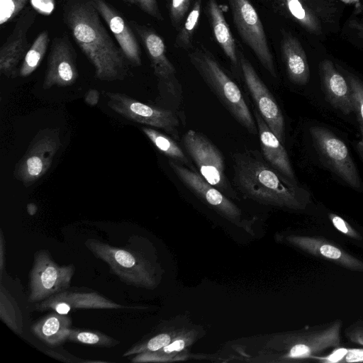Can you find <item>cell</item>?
<instances>
[{
  "label": "cell",
  "instance_id": "1",
  "mask_svg": "<svg viewBox=\"0 0 363 363\" xmlns=\"http://www.w3.org/2000/svg\"><path fill=\"white\" fill-rule=\"evenodd\" d=\"M62 16L75 43L93 65L96 79L112 82L127 77L129 62L89 0H63Z\"/></svg>",
  "mask_w": 363,
  "mask_h": 363
},
{
  "label": "cell",
  "instance_id": "2",
  "mask_svg": "<svg viewBox=\"0 0 363 363\" xmlns=\"http://www.w3.org/2000/svg\"><path fill=\"white\" fill-rule=\"evenodd\" d=\"M234 159L235 186L252 199L294 209H303L308 193L272 167L259 152L237 153Z\"/></svg>",
  "mask_w": 363,
  "mask_h": 363
},
{
  "label": "cell",
  "instance_id": "3",
  "mask_svg": "<svg viewBox=\"0 0 363 363\" xmlns=\"http://www.w3.org/2000/svg\"><path fill=\"white\" fill-rule=\"evenodd\" d=\"M191 64L218 100L250 133H258L256 121L236 83L229 77L214 55L203 46L188 53Z\"/></svg>",
  "mask_w": 363,
  "mask_h": 363
},
{
  "label": "cell",
  "instance_id": "4",
  "mask_svg": "<svg viewBox=\"0 0 363 363\" xmlns=\"http://www.w3.org/2000/svg\"><path fill=\"white\" fill-rule=\"evenodd\" d=\"M275 12L298 24L311 34L324 36L340 17L337 0H268Z\"/></svg>",
  "mask_w": 363,
  "mask_h": 363
},
{
  "label": "cell",
  "instance_id": "5",
  "mask_svg": "<svg viewBox=\"0 0 363 363\" xmlns=\"http://www.w3.org/2000/svg\"><path fill=\"white\" fill-rule=\"evenodd\" d=\"M84 244L125 284L138 287L152 285V268L138 252L131 248L117 247L92 238L86 240Z\"/></svg>",
  "mask_w": 363,
  "mask_h": 363
},
{
  "label": "cell",
  "instance_id": "6",
  "mask_svg": "<svg viewBox=\"0 0 363 363\" xmlns=\"http://www.w3.org/2000/svg\"><path fill=\"white\" fill-rule=\"evenodd\" d=\"M129 23L136 33L146 50L155 75L161 97L177 110L182 102V89L176 77V69L168 59L162 38L152 28L130 21Z\"/></svg>",
  "mask_w": 363,
  "mask_h": 363
},
{
  "label": "cell",
  "instance_id": "7",
  "mask_svg": "<svg viewBox=\"0 0 363 363\" xmlns=\"http://www.w3.org/2000/svg\"><path fill=\"white\" fill-rule=\"evenodd\" d=\"M61 145L58 128L39 130L16 162L14 177L26 187L34 184L48 172Z\"/></svg>",
  "mask_w": 363,
  "mask_h": 363
},
{
  "label": "cell",
  "instance_id": "8",
  "mask_svg": "<svg viewBox=\"0 0 363 363\" xmlns=\"http://www.w3.org/2000/svg\"><path fill=\"white\" fill-rule=\"evenodd\" d=\"M182 143L199 173L222 193L234 196L225 175V159L219 149L206 136L194 130L185 133Z\"/></svg>",
  "mask_w": 363,
  "mask_h": 363
},
{
  "label": "cell",
  "instance_id": "9",
  "mask_svg": "<svg viewBox=\"0 0 363 363\" xmlns=\"http://www.w3.org/2000/svg\"><path fill=\"white\" fill-rule=\"evenodd\" d=\"M75 272L73 264L59 265L46 250H40L34 255L30 272V303H38L69 289Z\"/></svg>",
  "mask_w": 363,
  "mask_h": 363
},
{
  "label": "cell",
  "instance_id": "10",
  "mask_svg": "<svg viewBox=\"0 0 363 363\" xmlns=\"http://www.w3.org/2000/svg\"><path fill=\"white\" fill-rule=\"evenodd\" d=\"M228 3L240 36L252 50L264 68L273 77H277L273 55L255 7L249 0H228Z\"/></svg>",
  "mask_w": 363,
  "mask_h": 363
},
{
  "label": "cell",
  "instance_id": "11",
  "mask_svg": "<svg viewBox=\"0 0 363 363\" xmlns=\"http://www.w3.org/2000/svg\"><path fill=\"white\" fill-rule=\"evenodd\" d=\"M107 105L114 112L135 123L164 130L174 138H179V120L177 113L142 103L126 94L103 91Z\"/></svg>",
  "mask_w": 363,
  "mask_h": 363
},
{
  "label": "cell",
  "instance_id": "12",
  "mask_svg": "<svg viewBox=\"0 0 363 363\" xmlns=\"http://www.w3.org/2000/svg\"><path fill=\"white\" fill-rule=\"evenodd\" d=\"M310 133L319 154L332 171L350 187L361 189L358 170L345 143L324 127L313 126Z\"/></svg>",
  "mask_w": 363,
  "mask_h": 363
},
{
  "label": "cell",
  "instance_id": "13",
  "mask_svg": "<svg viewBox=\"0 0 363 363\" xmlns=\"http://www.w3.org/2000/svg\"><path fill=\"white\" fill-rule=\"evenodd\" d=\"M240 70L257 110L274 135L284 144L285 124L282 112L273 95L259 78L255 68L240 50H238Z\"/></svg>",
  "mask_w": 363,
  "mask_h": 363
},
{
  "label": "cell",
  "instance_id": "14",
  "mask_svg": "<svg viewBox=\"0 0 363 363\" xmlns=\"http://www.w3.org/2000/svg\"><path fill=\"white\" fill-rule=\"evenodd\" d=\"M78 77L77 53L70 40L66 35L54 38L48 56L43 89L71 86Z\"/></svg>",
  "mask_w": 363,
  "mask_h": 363
},
{
  "label": "cell",
  "instance_id": "15",
  "mask_svg": "<svg viewBox=\"0 0 363 363\" xmlns=\"http://www.w3.org/2000/svg\"><path fill=\"white\" fill-rule=\"evenodd\" d=\"M36 11L26 8L17 18L13 29L0 48V73L8 78L18 75L19 63L23 60L30 45L28 32L33 25Z\"/></svg>",
  "mask_w": 363,
  "mask_h": 363
},
{
  "label": "cell",
  "instance_id": "16",
  "mask_svg": "<svg viewBox=\"0 0 363 363\" xmlns=\"http://www.w3.org/2000/svg\"><path fill=\"white\" fill-rule=\"evenodd\" d=\"M126 306L111 299L96 291L66 289L43 301L35 303V310L39 312L51 310L61 314L77 309H119L133 308Z\"/></svg>",
  "mask_w": 363,
  "mask_h": 363
},
{
  "label": "cell",
  "instance_id": "17",
  "mask_svg": "<svg viewBox=\"0 0 363 363\" xmlns=\"http://www.w3.org/2000/svg\"><path fill=\"white\" fill-rule=\"evenodd\" d=\"M106 22L129 63L134 67L142 65L141 50L129 23L106 0H89Z\"/></svg>",
  "mask_w": 363,
  "mask_h": 363
},
{
  "label": "cell",
  "instance_id": "18",
  "mask_svg": "<svg viewBox=\"0 0 363 363\" xmlns=\"http://www.w3.org/2000/svg\"><path fill=\"white\" fill-rule=\"evenodd\" d=\"M169 164L180 181L208 204L231 218L239 216L240 211L237 206L199 173L172 160L169 161Z\"/></svg>",
  "mask_w": 363,
  "mask_h": 363
},
{
  "label": "cell",
  "instance_id": "19",
  "mask_svg": "<svg viewBox=\"0 0 363 363\" xmlns=\"http://www.w3.org/2000/svg\"><path fill=\"white\" fill-rule=\"evenodd\" d=\"M289 241L306 252L347 269L363 272V261L339 245L318 236H292Z\"/></svg>",
  "mask_w": 363,
  "mask_h": 363
},
{
  "label": "cell",
  "instance_id": "20",
  "mask_svg": "<svg viewBox=\"0 0 363 363\" xmlns=\"http://www.w3.org/2000/svg\"><path fill=\"white\" fill-rule=\"evenodd\" d=\"M253 113L264 159L286 178L296 182L292 166L283 143L272 131L257 108H254Z\"/></svg>",
  "mask_w": 363,
  "mask_h": 363
},
{
  "label": "cell",
  "instance_id": "21",
  "mask_svg": "<svg viewBox=\"0 0 363 363\" xmlns=\"http://www.w3.org/2000/svg\"><path fill=\"white\" fill-rule=\"evenodd\" d=\"M323 91L330 104L345 115L354 112L352 91L348 82L329 60L320 65Z\"/></svg>",
  "mask_w": 363,
  "mask_h": 363
},
{
  "label": "cell",
  "instance_id": "22",
  "mask_svg": "<svg viewBox=\"0 0 363 363\" xmlns=\"http://www.w3.org/2000/svg\"><path fill=\"white\" fill-rule=\"evenodd\" d=\"M281 48L289 79L296 84H306L310 78V70L306 54L299 40L291 33L284 32Z\"/></svg>",
  "mask_w": 363,
  "mask_h": 363
},
{
  "label": "cell",
  "instance_id": "23",
  "mask_svg": "<svg viewBox=\"0 0 363 363\" xmlns=\"http://www.w3.org/2000/svg\"><path fill=\"white\" fill-rule=\"evenodd\" d=\"M207 13L214 37L229 60L235 74L241 73L238 49L219 4L216 0H208Z\"/></svg>",
  "mask_w": 363,
  "mask_h": 363
},
{
  "label": "cell",
  "instance_id": "24",
  "mask_svg": "<svg viewBox=\"0 0 363 363\" xmlns=\"http://www.w3.org/2000/svg\"><path fill=\"white\" fill-rule=\"evenodd\" d=\"M72 320L67 314L55 311L35 322L31 332L40 340L50 347H56L67 340Z\"/></svg>",
  "mask_w": 363,
  "mask_h": 363
},
{
  "label": "cell",
  "instance_id": "25",
  "mask_svg": "<svg viewBox=\"0 0 363 363\" xmlns=\"http://www.w3.org/2000/svg\"><path fill=\"white\" fill-rule=\"evenodd\" d=\"M142 130L154 146L161 152L174 161L185 164L189 168L192 167L183 150L173 139L150 127H143Z\"/></svg>",
  "mask_w": 363,
  "mask_h": 363
},
{
  "label": "cell",
  "instance_id": "26",
  "mask_svg": "<svg viewBox=\"0 0 363 363\" xmlns=\"http://www.w3.org/2000/svg\"><path fill=\"white\" fill-rule=\"evenodd\" d=\"M49 40L47 30L38 35L22 60L18 71L20 77H27L36 70L47 52Z\"/></svg>",
  "mask_w": 363,
  "mask_h": 363
},
{
  "label": "cell",
  "instance_id": "27",
  "mask_svg": "<svg viewBox=\"0 0 363 363\" xmlns=\"http://www.w3.org/2000/svg\"><path fill=\"white\" fill-rule=\"evenodd\" d=\"M202 11L201 0H195L179 29L174 45L177 48L190 50L193 48V37L198 26Z\"/></svg>",
  "mask_w": 363,
  "mask_h": 363
},
{
  "label": "cell",
  "instance_id": "28",
  "mask_svg": "<svg viewBox=\"0 0 363 363\" xmlns=\"http://www.w3.org/2000/svg\"><path fill=\"white\" fill-rule=\"evenodd\" d=\"M0 317L1 319L18 335L23 333V316L21 311L15 301L3 286L0 292Z\"/></svg>",
  "mask_w": 363,
  "mask_h": 363
},
{
  "label": "cell",
  "instance_id": "29",
  "mask_svg": "<svg viewBox=\"0 0 363 363\" xmlns=\"http://www.w3.org/2000/svg\"><path fill=\"white\" fill-rule=\"evenodd\" d=\"M68 341L99 347H113L120 341L99 331L71 328Z\"/></svg>",
  "mask_w": 363,
  "mask_h": 363
},
{
  "label": "cell",
  "instance_id": "30",
  "mask_svg": "<svg viewBox=\"0 0 363 363\" xmlns=\"http://www.w3.org/2000/svg\"><path fill=\"white\" fill-rule=\"evenodd\" d=\"M347 79L352 91L354 112L356 113L361 133L357 149L363 161V82L351 73L347 74Z\"/></svg>",
  "mask_w": 363,
  "mask_h": 363
},
{
  "label": "cell",
  "instance_id": "31",
  "mask_svg": "<svg viewBox=\"0 0 363 363\" xmlns=\"http://www.w3.org/2000/svg\"><path fill=\"white\" fill-rule=\"evenodd\" d=\"M169 18L173 27L178 30L189 11L192 0H166Z\"/></svg>",
  "mask_w": 363,
  "mask_h": 363
},
{
  "label": "cell",
  "instance_id": "32",
  "mask_svg": "<svg viewBox=\"0 0 363 363\" xmlns=\"http://www.w3.org/2000/svg\"><path fill=\"white\" fill-rule=\"evenodd\" d=\"M29 0H0V25L13 20L24 9Z\"/></svg>",
  "mask_w": 363,
  "mask_h": 363
},
{
  "label": "cell",
  "instance_id": "33",
  "mask_svg": "<svg viewBox=\"0 0 363 363\" xmlns=\"http://www.w3.org/2000/svg\"><path fill=\"white\" fill-rule=\"evenodd\" d=\"M127 4L138 7L142 11L158 21L164 20L157 0H128Z\"/></svg>",
  "mask_w": 363,
  "mask_h": 363
},
{
  "label": "cell",
  "instance_id": "34",
  "mask_svg": "<svg viewBox=\"0 0 363 363\" xmlns=\"http://www.w3.org/2000/svg\"><path fill=\"white\" fill-rule=\"evenodd\" d=\"M329 218L334 227L347 237L357 240L362 239L359 233L342 217L335 213H330Z\"/></svg>",
  "mask_w": 363,
  "mask_h": 363
},
{
  "label": "cell",
  "instance_id": "35",
  "mask_svg": "<svg viewBox=\"0 0 363 363\" xmlns=\"http://www.w3.org/2000/svg\"><path fill=\"white\" fill-rule=\"evenodd\" d=\"M347 337L356 344L363 346V320L351 324L345 330Z\"/></svg>",
  "mask_w": 363,
  "mask_h": 363
},
{
  "label": "cell",
  "instance_id": "36",
  "mask_svg": "<svg viewBox=\"0 0 363 363\" xmlns=\"http://www.w3.org/2000/svg\"><path fill=\"white\" fill-rule=\"evenodd\" d=\"M45 353L64 362H86V361L82 360L65 352H60V351L46 350Z\"/></svg>",
  "mask_w": 363,
  "mask_h": 363
},
{
  "label": "cell",
  "instance_id": "37",
  "mask_svg": "<svg viewBox=\"0 0 363 363\" xmlns=\"http://www.w3.org/2000/svg\"><path fill=\"white\" fill-rule=\"evenodd\" d=\"M184 345L185 342L183 340H177L168 344L162 349H163L164 353H171L174 351L182 350L184 347Z\"/></svg>",
  "mask_w": 363,
  "mask_h": 363
},
{
  "label": "cell",
  "instance_id": "38",
  "mask_svg": "<svg viewBox=\"0 0 363 363\" xmlns=\"http://www.w3.org/2000/svg\"><path fill=\"white\" fill-rule=\"evenodd\" d=\"M99 99V93L95 89H90L86 93L84 100L89 106L97 104Z\"/></svg>",
  "mask_w": 363,
  "mask_h": 363
},
{
  "label": "cell",
  "instance_id": "39",
  "mask_svg": "<svg viewBox=\"0 0 363 363\" xmlns=\"http://www.w3.org/2000/svg\"><path fill=\"white\" fill-rule=\"evenodd\" d=\"M349 26L355 31L357 36L363 40V23L357 20H352L350 21Z\"/></svg>",
  "mask_w": 363,
  "mask_h": 363
},
{
  "label": "cell",
  "instance_id": "40",
  "mask_svg": "<svg viewBox=\"0 0 363 363\" xmlns=\"http://www.w3.org/2000/svg\"><path fill=\"white\" fill-rule=\"evenodd\" d=\"M0 261H1V272L2 273L3 267H4V236L2 231L1 230V241H0Z\"/></svg>",
  "mask_w": 363,
  "mask_h": 363
},
{
  "label": "cell",
  "instance_id": "41",
  "mask_svg": "<svg viewBox=\"0 0 363 363\" xmlns=\"http://www.w3.org/2000/svg\"><path fill=\"white\" fill-rule=\"evenodd\" d=\"M38 208L35 203H30L27 205V211L30 216H33L37 212Z\"/></svg>",
  "mask_w": 363,
  "mask_h": 363
},
{
  "label": "cell",
  "instance_id": "42",
  "mask_svg": "<svg viewBox=\"0 0 363 363\" xmlns=\"http://www.w3.org/2000/svg\"><path fill=\"white\" fill-rule=\"evenodd\" d=\"M124 2H125L126 4L128 3V0H123Z\"/></svg>",
  "mask_w": 363,
  "mask_h": 363
},
{
  "label": "cell",
  "instance_id": "43",
  "mask_svg": "<svg viewBox=\"0 0 363 363\" xmlns=\"http://www.w3.org/2000/svg\"><path fill=\"white\" fill-rule=\"evenodd\" d=\"M262 1H268V0H262Z\"/></svg>",
  "mask_w": 363,
  "mask_h": 363
}]
</instances>
